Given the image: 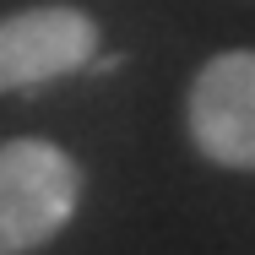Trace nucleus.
Masks as SVG:
<instances>
[{
    "label": "nucleus",
    "instance_id": "obj_1",
    "mask_svg": "<svg viewBox=\"0 0 255 255\" xmlns=\"http://www.w3.org/2000/svg\"><path fill=\"white\" fill-rule=\"evenodd\" d=\"M82 206V168L44 136L0 147V255H33L65 234Z\"/></svg>",
    "mask_w": 255,
    "mask_h": 255
},
{
    "label": "nucleus",
    "instance_id": "obj_2",
    "mask_svg": "<svg viewBox=\"0 0 255 255\" xmlns=\"http://www.w3.org/2000/svg\"><path fill=\"white\" fill-rule=\"evenodd\" d=\"M185 125L206 163L255 174V49H223L196 71Z\"/></svg>",
    "mask_w": 255,
    "mask_h": 255
},
{
    "label": "nucleus",
    "instance_id": "obj_3",
    "mask_svg": "<svg viewBox=\"0 0 255 255\" xmlns=\"http://www.w3.org/2000/svg\"><path fill=\"white\" fill-rule=\"evenodd\" d=\"M98 54V22L76 5H33L0 16V93H27L82 71Z\"/></svg>",
    "mask_w": 255,
    "mask_h": 255
}]
</instances>
